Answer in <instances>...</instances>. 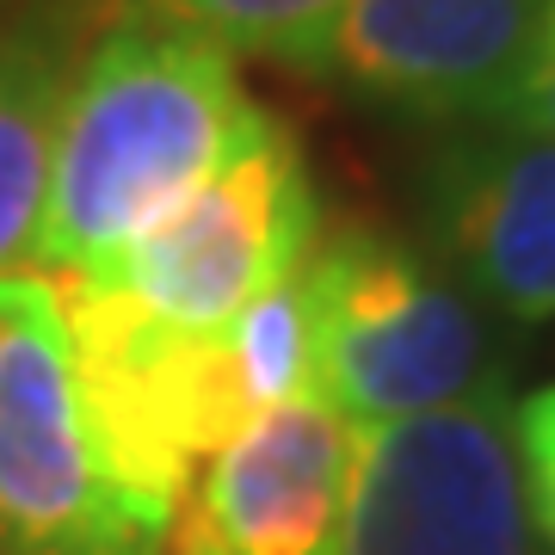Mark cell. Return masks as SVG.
Listing matches in <instances>:
<instances>
[{"label":"cell","mask_w":555,"mask_h":555,"mask_svg":"<svg viewBox=\"0 0 555 555\" xmlns=\"http://www.w3.org/2000/svg\"><path fill=\"white\" fill-rule=\"evenodd\" d=\"M254 112L217 38L112 0L62 93L31 272L68 278L149 235L235 155Z\"/></svg>","instance_id":"cell-1"},{"label":"cell","mask_w":555,"mask_h":555,"mask_svg":"<svg viewBox=\"0 0 555 555\" xmlns=\"http://www.w3.org/2000/svg\"><path fill=\"white\" fill-rule=\"evenodd\" d=\"M321 241L315 179L297 130L259 105L235 155L204 179L173 217L130 247L56 278L68 334L198 346L291 278Z\"/></svg>","instance_id":"cell-2"},{"label":"cell","mask_w":555,"mask_h":555,"mask_svg":"<svg viewBox=\"0 0 555 555\" xmlns=\"http://www.w3.org/2000/svg\"><path fill=\"white\" fill-rule=\"evenodd\" d=\"M309 297L315 396L358 433L506 389L494 315L426 254V241L346 222L309 254Z\"/></svg>","instance_id":"cell-3"},{"label":"cell","mask_w":555,"mask_h":555,"mask_svg":"<svg viewBox=\"0 0 555 555\" xmlns=\"http://www.w3.org/2000/svg\"><path fill=\"white\" fill-rule=\"evenodd\" d=\"M0 555H167L105 469L56 278H0Z\"/></svg>","instance_id":"cell-4"},{"label":"cell","mask_w":555,"mask_h":555,"mask_svg":"<svg viewBox=\"0 0 555 555\" xmlns=\"http://www.w3.org/2000/svg\"><path fill=\"white\" fill-rule=\"evenodd\" d=\"M346 555H550L525 513L506 389L358 438Z\"/></svg>","instance_id":"cell-5"},{"label":"cell","mask_w":555,"mask_h":555,"mask_svg":"<svg viewBox=\"0 0 555 555\" xmlns=\"http://www.w3.org/2000/svg\"><path fill=\"white\" fill-rule=\"evenodd\" d=\"M555 0H352L291 68L426 124H481L543 50Z\"/></svg>","instance_id":"cell-6"},{"label":"cell","mask_w":555,"mask_h":555,"mask_svg":"<svg viewBox=\"0 0 555 555\" xmlns=\"http://www.w3.org/2000/svg\"><path fill=\"white\" fill-rule=\"evenodd\" d=\"M426 254L500 321H555V137L456 124L420 173Z\"/></svg>","instance_id":"cell-7"},{"label":"cell","mask_w":555,"mask_h":555,"mask_svg":"<svg viewBox=\"0 0 555 555\" xmlns=\"http://www.w3.org/2000/svg\"><path fill=\"white\" fill-rule=\"evenodd\" d=\"M358 438L321 396L235 433L185 488L167 555H346Z\"/></svg>","instance_id":"cell-8"},{"label":"cell","mask_w":555,"mask_h":555,"mask_svg":"<svg viewBox=\"0 0 555 555\" xmlns=\"http://www.w3.org/2000/svg\"><path fill=\"white\" fill-rule=\"evenodd\" d=\"M112 0H0V278L31 272L62 93Z\"/></svg>","instance_id":"cell-9"},{"label":"cell","mask_w":555,"mask_h":555,"mask_svg":"<svg viewBox=\"0 0 555 555\" xmlns=\"http://www.w3.org/2000/svg\"><path fill=\"white\" fill-rule=\"evenodd\" d=\"M149 7L217 38L229 56H272L291 68L352 0H149Z\"/></svg>","instance_id":"cell-10"},{"label":"cell","mask_w":555,"mask_h":555,"mask_svg":"<svg viewBox=\"0 0 555 555\" xmlns=\"http://www.w3.org/2000/svg\"><path fill=\"white\" fill-rule=\"evenodd\" d=\"M513 456H518V488H525L531 531L555 555V383L531 389L513 408Z\"/></svg>","instance_id":"cell-11"},{"label":"cell","mask_w":555,"mask_h":555,"mask_svg":"<svg viewBox=\"0 0 555 555\" xmlns=\"http://www.w3.org/2000/svg\"><path fill=\"white\" fill-rule=\"evenodd\" d=\"M481 124H518V130L555 137V62L537 56L531 68H525V80L494 105V118H481Z\"/></svg>","instance_id":"cell-12"},{"label":"cell","mask_w":555,"mask_h":555,"mask_svg":"<svg viewBox=\"0 0 555 555\" xmlns=\"http://www.w3.org/2000/svg\"><path fill=\"white\" fill-rule=\"evenodd\" d=\"M537 56H550V62H555V7H550V25H543V50H537Z\"/></svg>","instance_id":"cell-13"}]
</instances>
